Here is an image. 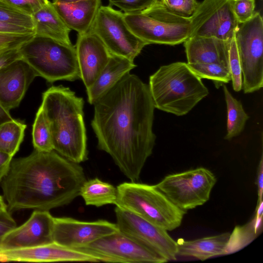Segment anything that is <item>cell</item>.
Here are the masks:
<instances>
[{"instance_id":"obj_1","label":"cell","mask_w":263,"mask_h":263,"mask_svg":"<svg viewBox=\"0 0 263 263\" xmlns=\"http://www.w3.org/2000/svg\"><path fill=\"white\" fill-rule=\"evenodd\" d=\"M93 105L91 125L98 148L111 156L128 179L138 181L156 139L148 85L127 73Z\"/></svg>"},{"instance_id":"obj_2","label":"cell","mask_w":263,"mask_h":263,"mask_svg":"<svg viewBox=\"0 0 263 263\" xmlns=\"http://www.w3.org/2000/svg\"><path fill=\"white\" fill-rule=\"evenodd\" d=\"M86 180L79 163L53 151L34 149L28 156L12 159L1 187L10 213L49 211L71 203L79 196Z\"/></svg>"},{"instance_id":"obj_3","label":"cell","mask_w":263,"mask_h":263,"mask_svg":"<svg viewBox=\"0 0 263 263\" xmlns=\"http://www.w3.org/2000/svg\"><path fill=\"white\" fill-rule=\"evenodd\" d=\"M84 105L82 97L60 85L52 86L43 92L41 105L49 127L53 150L79 164L88 159Z\"/></svg>"},{"instance_id":"obj_4","label":"cell","mask_w":263,"mask_h":263,"mask_svg":"<svg viewBox=\"0 0 263 263\" xmlns=\"http://www.w3.org/2000/svg\"><path fill=\"white\" fill-rule=\"evenodd\" d=\"M224 0H203L186 17L169 10L158 0L141 13H124L130 30L147 45L184 43L214 12Z\"/></svg>"},{"instance_id":"obj_5","label":"cell","mask_w":263,"mask_h":263,"mask_svg":"<svg viewBox=\"0 0 263 263\" xmlns=\"http://www.w3.org/2000/svg\"><path fill=\"white\" fill-rule=\"evenodd\" d=\"M148 87L155 107L181 116L209 95V90L187 63L161 66L149 77Z\"/></svg>"},{"instance_id":"obj_6","label":"cell","mask_w":263,"mask_h":263,"mask_svg":"<svg viewBox=\"0 0 263 263\" xmlns=\"http://www.w3.org/2000/svg\"><path fill=\"white\" fill-rule=\"evenodd\" d=\"M115 205L168 231L181 225L186 211L174 204L155 185L124 182L117 187Z\"/></svg>"},{"instance_id":"obj_7","label":"cell","mask_w":263,"mask_h":263,"mask_svg":"<svg viewBox=\"0 0 263 263\" xmlns=\"http://www.w3.org/2000/svg\"><path fill=\"white\" fill-rule=\"evenodd\" d=\"M22 58L49 83L81 79L75 46L34 35L19 47Z\"/></svg>"},{"instance_id":"obj_8","label":"cell","mask_w":263,"mask_h":263,"mask_svg":"<svg viewBox=\"0 0 263 263\" xmlns=\"http://www.w3.org/2000/svg\"><path fill=\"white\" fill-rule=\"evenodd\" d=\"M216 181L211 171L200 167L168 175L155 186L176 206L186 211L206 202Z\"/></svg>"},{"instance_id":"obj_9","label":"cell","mask_w":263,"mask_h":263,"mask_svg":"<svg viewBox=\"0 0 263 263\" xmlns=\"http://www.w3.org/2000/svg\"><path fill=\"white\" fill-rule=\"evenodd\" d=\"M240 59L244 93L257 91L263 86V20L259 12L239 24L235 35Z\"/></svg>"},{"instance_id":"obj_10","label":"cell","mask_w":263,"mask_h":263,"mask_svg":"<svg viewBox=\"0 0 263 263\" xmlns=\"http://www.w3.org/2000/svg\"><path fill=\"white\" fill-rule=\"evenodd\" d=\"M90 32L101 40L111 54L133 61L147 45L130 30L124 13L110 6L100 7Z\"/></svg>"},{"instance_id":"obj_11","label":"cell","mask_w":263,"mask_h":263,"mask_svg":"<svg viewBox=\"0 0 263 263\" xmlns=\"http://www.w3.org/2000/svg\"><path fill=\"white\" fill-rule=\"evenodd\" d=\"M76 250L92 255L98 257L100 261L127 263L167 261L153 250L119 230Z\"/></svg>"},{"instance_id":"obj_12","label":"cell","mask_w":263,"mask_h":263,"mask_svg":"<svg viewBox=\"0 0 263 263\" xmlns=\"http://www.w3.org/2000/svg\"><path fill=\"white\" fill-rule=\"evenodd\" d=\"M116 224L119 231L154 251L167 261L177 259V243L167 231L139 216L116 206Z\"/></svg>"},{"instance_id":"obj_13","label":"cell","mask_w":263,"mask_h":263,"mask_svg":"<svg viewBox=\"0 0 263 263\" xmlns=\"http://www.w3.org/2000/svg\"><path fill=\"white\" fill-rule=\"evenodd\" d=\"M118 231L116 223L105 220L82 221L68 217H54L53 242L77 249Z\"/></svg>"},{"instance_id":"obj_14","label":"cell","mask_w":263,"mask_h":263,"mask_svg":"<svg viewBox=\"0 0 263 263\" xmlns=\"http://www.w3.org/2000/svg\"><path fill=\"white\" fill-rule=\"evenodd\" d=\"M54 217L49 211L35 210L23 224L9 232L0 242V250L28 248L53 242Z\"/></svg>"},{"instance_id":"obj_15","label":"cell","mask_w":263,"mask_h":263,"mask_svg":"<svg viewBox=\"0 0 263 263\" xmlns=\"http://www.w3.org/2000/svg\"><path fill=\"white\" fill-rule=\"evenodd\" d=\"M75 47L80 79L87 89L107 65L111 54L101 40L91 32L78 34Z\"/></svg>"},{"instance_id":"obj_16","label":"cell","mask_w":263,"mask_h":263,"mask_svg":"<svg viewBox=\"0 0 263 263\" xmlns=\"http://www.w3.org/2000/svg\"><path fill=\"white\" fill-rule=\"evenodd\" d=\"M89 261L99 262V258L89 253L69 248L55 242L37 247L10 250H0V261Z\"/></svg>"},{"instance_id":"obj_17","label":"cell","mask_w":263,"mask_h":263,"mask_svg":"<svg viewBox=\"0 0 263 263\" xmlns=\"http://www.w3.org/2000/svg\"><path fill=\"white\" fill-rule=\"evenodd\" d=\"M37 74L23 59L0 69V103L7 110L17 107Z\"/></svg>"},{"instance_id":"obj_18","label":"cell","mask_w":263,"mask_h":263,"mask_svg":"<svg viewBox=\"0 0 263 263\" xmlns=\"http://www.w3.org/2000/svg\"><path fill=\"white\" fill-rule=\"evenodd\" d=\"M213 37L193 35L183 43L187 64L218 63L229 67L230 42Z\"/></svg>"},{"instance_id":"obj_19","label":"cell","mask_w":263,"mask_h":263,"mask_svg":"<svg viewBox=\"0 0 263 263\" xmlns=\"http://www.w3.org/2000/svg\"><path fill=\"white\" fill-rule=\"evenodd\" d=\"M53 4L67 26L80 34L90 31L102 6L101 0H85L71 4Z\"/></svg>"},{"instance_id":"obj_20","label":"cell","mask_w":263,"mask_h":263,"mask_svg":"<svg viewBox=\"0 0 263 263\" xmlns=\"http://www.w3.org/2000/svg\"><path fill=\"white\" fill-rule=\"evenodd\" d=\"M239 25L232 9L231 0H224L193 35L229 41L235 36Z\"/></svg>"},{"instance_id":"obj_21","label":"cell","mask_w":263,"mask_h":263,"mask_svg":"<svg viewBox=\"0 0 263 263\" xmlns=\"http://www.w3.org/2000/svg\"><path fill=\"white\" fill-rule=\"evenodd\" d=\"M133 61L111 54L107 65L86 92L88 102L93 105L124 75L136 67Z\"/></svg>"},{"instance_id":"obj_22","label":"cell","mask_w":263,"mask_h":263,"mask_svg":"<svg viewBox=\"0 0 263 263\" xmlns=\"http://www.w3.org/2000/svg\"><path fill=\"white\" fill-rule=\"evenodd\" d=\"M230 234L226 232L191 240L179 238L176 241L177 256L192 257L203 261L226 255Z\"/></svg>"},{"instance_id":"obj_23","label":"cell","mask_w":263,"mask_h":263,"mask_svg":"<svg viewBox=\"0 0 263 263\" xmlns=\"http://www.w3.org/2000/svg\"><path fill=\"white\" fill-rule=\"evenodd\" d=\"M35 35L50 38L67 45H72L71 30L61 17L52 3L48 1L32 15Z\"/></svg>"},{"instance_id":"obj_24","label":"cell","mask_w":263,"mask_h":263,"mask_svg":"<svg viewBox=\"0 0 263 263\" xmlns=\"http://www.w3.org/2000/svg\"><path fill=\"white\" fill-rule=\"evenodd\" d=\"M86 205L97 207L108 204H116L117 190L112 184L98 178L86 180L80 191Z\"/></svg>"},{"instance_id":"obj_25","label":"cell","mask_w":263,"mask_h":263,"mask_svg":"<svg viewBox=\"0 0 263 263\" xmlns=\"http://www.w3.org/2000/svg\"><path fill=\"white\" fill-rule=\"evenodd\" d=\"M222 86L227 108V132L224 139L230 140L243 131L249 117L240 101L232 95L226 85Z\"/></svg>"},{"instance_id":"obj_26","label":"cell","mask_w":263,"mask_h":263,"mask_svg":"<svg viewBox=\"0 0 263 263\" xmlns=\"http://www.w3.org/2000/svg\"><path fill=\"white\" fill-rule=\"evenodd\" d=\"M26 128L22 121L13 119L0 125V152L13 157L18 152Z\"/></svg>"},{"instance_id":"obj_27","label":"cell","mask_w":263,"mask_h":263,"mask_svg":"<svg viewBox=\"0 0 263 263\" xmlns=\"http://www.w3.org/2000/svg\"><path fill=\"white\" fill-rule=\"evenodd\" d=\"M262 216L255 215L254 218L246 225L236 226L230 234L226 255L237 251L253 240L261 231Z\"/></svg>"},{"instance_id":"obj_28","label":"cell","mask_w":263,"mask_h":263,"mask_svg":"<svg viewBox=\"0 0 263 263\" xmlns=\"http://www.w3.org/2000/svg\"><path fill=\"white\" fill-rule=\"evenodd\" d=\"M32 137L34 149L41 152L53 151L50 130L41 106L36 114Z\"/></svg>"},{"instance_id":"obj_29","label":"cell","mask_w":263,"mask_h":263,"mask_svg":"<svg viewBox=\"0 0 263 263\" xmlns=\"http://www.w3.org/2000/svg\"><path fill=\"white\" fill-rule=\"evenodd\" d=\"M187 65L200 79H208L213 81L217 88L231 80L229 68L223 65L218 63H197Z\"/></svg>"},{"instance_id":"obj_30","label":"cell","mask_w":263,"mask_h":263,"mask_svg":"<svg viewBox=\"0 0 263 263\" xmlns=\"http://www.w3.org/2000/svg\"><path fill=\"white\" fill-rule=\"evenodd\" d=\"M0 21L8 24L34 30L31 15L1 0Z\"/></svg>"},{"instance_id":"obj_31","label":"cell","mask_w":263,"mask_h":263,"mask_svg":"<svg viewBox=\"0 0 263 263\" xmlns=\"http://www.w3.org/2000/svg\"><path fill=\"white\" fill-rule=\"evenodd\" d=\"M228 64L233 88L239 91L242 89V71L235 36L230 42Z\"/></svg>"},{"instance_id":"obj_32","label":"cell","mask_w":263,"mask_h":263,"mask_svg":"<svg viewBox=\"0 0 263 263\" xmlns=\"http://www.w3.org/2000/svg\"><path fill=\"white\" fill-rule=\"evenodd\" d=\"M158 0H108L110 5L115 6L127 14L141 13Z\"/></svg>"},{"instance_id":"obj_33","label":"cell","mask_w":263,"mask_h":263,"mask_svg":"<svg viewBox=\"0 0 263 263\" xmlns=\"http://www.w3.org/2000/svg\"><path fill=\"white\" fill-rule=\"evenodd\" d=\"M231 4L234 14L239 24L248 21L255 12V0H231Z\"/></svg>"},{"instance_id":"obj_34","label":"cell","mask_w":263,"mask_h":263,"mask_svg":"<svg viewBox=\"0 0 263 263\" xmlns=\"http://www.w3.org/2000/svg\"><path fill=\"white\" fill-rule=\"evenodd\" d=\"M161 2L172 12L186 17L192 15L199 5L196 0H165Z\"/></svg>"},{"instance_id":"obj_35","label":"cell","mask_w":263,"mask_h":263,"mask_svg":"<svg viewBox=\"0 0 263 263\" xmlns=\"http://www.w3.org/2000/svg\"><path fill=\"white\" fill-rule=\"evenodd\" d=\"M35 33L17 34L0 33V51L18 48L32 39Z\"/></svg>"},{"instance_id":"obj_36","label":"cell","mask_w":263,"mask_h":263,"mask_svg":"<svg viewBox=\"0 0 263 263\" xmlns=\"http://www.w3.org/2000/svg\"><path fill=\"white\" fill-rule=\"evenodd\" d=\"M32 16L48 0H1Z\"/></svg>"},{"instance_id":"obj_37","label":"cell","mask_w":263,"mask_h":263,"mask_svg":"<svg viewBox=\"0 0 263 263\" xmlns=\"http://www.w3.org/2000/svg\"><path fill=\"white\" fill-rule=\"evenodd\" d=\"M16 227L14 219L8 210L0 211V242L9 232Z\"/></svg>"},{"instance_id":"obj_38","label":"cell","mask_w":263,"mask_h":263,"mask_svg":"<svg viewBox=\"0 0 263 263\" xmlns=\"http://www.w3.org/2000/svg\"><path fill=\"white\" fill-rule=\"evenodd\" d=\"M20 58L19 47L0 51V69Z\"/></svg>"},{"instance_id":"obj_39","label":"cell","mask_w":263,"mask_h":263,"mask_svg":"<svg viewBox=\"0 0 263 263\" xmlns=\"http://www.w3.org/2000/svg\"><path fill=\"white\" fill-rule=\"evenodd\" d=\"M0 33L25 34L35 33L34 30L8 24L0 21Z\"/></svg>"},{"instance_id":"obj_40","label":"cell","mask_w":263,"mask_h":263,"mask_svg":"<svg viewBox=\"0 0 263 263\" xmlns=\"http://www.w3.org/2000/svg\"><path fill=\"white\" fill-rule=\"evenodd\" d=\"M12 159L13 157L11 155L0 152V182L7 175Z\"/></svg>"},{"instance_id":"obj_41","label":"cell","mask_w":263,"mask_h":263,"mask_svg":"<svg viewBox=\"0 0 263 263\" xmlns=\"http://www.w3.org/2000/svg\"><path fill=\"white\" fill-rule=\"evenodd\" d=\"M258 200L257 204L262 201L263 193V157L261 156L260 160L258 166L257 181Z\"/></svg>"},{"instance_id":"obj_42","label":"cell","mask_w":263,"mask_h":263,"mask_svg":"<svg viewBox=\"0 0 263 263\" xmlns=\"http://www.w3.org/2000/svg\"><path fill=\"white\" fill-rule=\"evenodd\" d=\"M13 119L9 113V110L6 109L0 103V125L7 122L12 121Z\"/></svg>"},{"instance_id":"obj_43","label":"cell","mask_w":263,"mask_h":263,"mask_svg":"<svg viewBox=\"0 0 263 263\" xmlns=\"http://www.w3.org/2000/svg\"><path fill=\"white\" fill-rule=\"evenodd\" d=\"M85 0H53V4H67L81 2Z\"/></svg>"},{"instance_id":"obj_44","label":"cell","mask_w":263,"mask_h":263,"mask_svg":"<svg viewBox=\"0 0 263 263\" xmlns=\"http://www.w3.org/2000/svg\"><path fill=\"white\" fill-rule=\"evenodd\" d=\"M7 209V205L4 201V198L0 195V211Z\"/></svg>"},{"instance_id":"obj_45","label":"cell","mask_w":263,"mask_h":263,"mask_svg":"<svg viewBox=\"0 0 263 263\" xmlns=\"http://www.w3.org/2000/svg\"><path fill=\"white\" fill-rule=\"evenodd\" d=\"M160 1L162 2V1H165V0H160Z\"/></svg>"}]
</instances>
